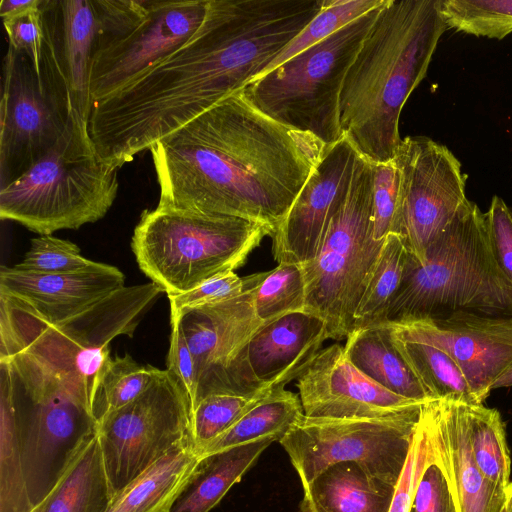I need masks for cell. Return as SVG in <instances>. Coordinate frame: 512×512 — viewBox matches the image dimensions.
I'll return each mask as SVG.
<instances>
[{"label":"cell","instance_id":"obj_26","mask_svg":"<svg viewBox=\"0 0 512 512\" xmlns=\"http://www.w3.org/2000/svg\"><path fill=\"white\" fill-rule=\"evenodd\" d=\"M111 499L96 432L72 458L54 487L30 512H105Z\"/></svg>","mask_w":512,"mask_h":512},{"label":"cell","instance_id":"obj_38","mask_svg":"<svg viewBox=\"0 0 512 512\" xmlns=\"http://www.w3.org/2000/svg\"><path fill=\"white\" fill-rule=\"evenodd\" d=\"M373 169V233L377 241L400 233L401 171L394 157L384 163H371Z\"/></svg>","mask_w":512,"mask_h":512},{"label":"cell","instance_id":"obj_42","mask_svg":"<svg viewBox=\"0 0 512 512\" xmlns=\"http://www.w3.org/2000/svg\"><path fill=\"white\" fill-rule=\"evenodd\" d=\"M485 219L494 258L512 283V212L504 200L495 195L485 212Z\"/></svg>","mask_w":512,"mask_h":512},{"label":"cell","instance_id":"obj_27","mask_svg":"<svg viewBox=\"0 0 512 512\" xmlns=\"http://www.w3.org/2000/svg\"><path fill=\"white\" fill-rule=\"evenodd\" d=\"M276 440L268 437L201 458L170 512H210Z\"/></svg>","mask_w":512,"mask_h":512},{"label":"cell","instance_id":"obj_31","mask_svg":"<svg viewBox=\"0 0 512 512\" xmlns=\"http://www.w3.org/2000/svg\"><path fill=\"white\" fill-rule=\"evenodd\" d=\"M467 409L471 452L476 465L490 483L508 489L512 484L511 459L500 413L483 404L467 405Z\"/></svg>","mask_w":512,"mask_h":512},{"label":"cell","instance_id":"obj_6","mask_svg":"<svg viewBox=\"0 0 512 512\" xmlns=\"http://www.w3.org/2000/svg\"><path fill=\"white\" fill-rule=\"evenodd\" d=\"M273 233L243 218L157 205L142 212L131 248L140 270L170 296L238 269Z\"/></svg>","mask_w":512,"mask_h":512},{"label":"cell","instance_id":"obj_40","mask_svg":"<svg viewBox=\"0 0 512 512\" xmlns=\"http://www.w3.org/2000/svg\"><path fill=\"white\" fill-rule=\"evenodd\" d=\"M40 3L22 14L3 20L8 46L25 53L40 70L46 48V34Z\"/></svg>","mask_w":512,"mask_h":512},{"label":"cell","instance_id":"obj_8","mask_svg":"<svg viewBox=\"0 0 512 512\" xmlns=\"http://www.w3.org/2000/svg\"><path fill=\"white\" fill-rule=\"evenodd\" d=\"M164 290L154 282L124 286L78 315L40 325L0 306V359L27 352L52 370L89 385L97 395L110 342L132 337Z\"/></svg>","mask_w":512,"mask_h":512},{"label":"cell","instance_id":"obj_21","mask_svg":"<svg viewBox=\"0 0 512 512\" xmlns=\"http://www.w3.org/2000/svg\"><path fill=\"white\" fill-rule=\"evenodd\" d=\"M467 405L447 400L423 405L432 443L459 512H512V484L508 489L494 486L473 459Z\"/></svg>","mask_w":512,"mask_h":512},{"label":"cell","instance_id":"obj_20","mask_svg":"<svg viewBox=\"0 0 512 512\" xmlns=\"http://www.w3.org/2000/svg\"><path fill=\"white\" fill-rule=\"evenodd\" d=\"M46 40L69 90L72 107L88 119L94 54L117 37L121 24L113 0H41Z\"/></svg>","mask_w":512,"mask_h":512},{"label":"cell","instance_id":"obj_46","mask_svg":"<svg viewBox=\"0 0 512 512\" xmlns=\"http://www.w3.org/2000/svg\"><path fill=\"white\" fill-rule=\"evenodd\" d=\"M512 386V362L509 366L496 378L491 385V390L498 388H506Z\"/></svg>","mask_w":512,"mask_h":512},{"label":"cell","instance_id":"obj_7","mask_svg":"<svg viewBox=\"0 0 512 512\" xmlns=\"http://www.w3.org/2000/svg\"><path fill=\"white\" fill-rule=\"evenodd\" d=\"M383 5L254 78L241 90L243 96L264 115L311 134L326 146L341 141L344 136L339 104L343 82Z\"/></svg>","mask_w":512,"mask_h":512},{"label":"cell","instance_id":"obj_5","mask_svg":"<svg viewBox=\"0 0 512 512\" xmlns=\"http://www.w3.org/2000/svg\"><path fill=\"white\" fill-rule=\"evenodd\" d=\"M118 171L98 154L87 121L73 109L55 145L0 189V217L40 235L97 222L116 199Z\"/></svg>","mask_w":512,"mask_h":512},{"label":"cell","instance_id":"obj_22","mask_svg":"<svg viewBox=\"0 0 512 512\" xmlns=\"http://www.w3.org/2000/svg\"><path fill=\"white\" fill-rule=\"evenodd\" d=\"M326 339L325 322L304 311L263 324L249 342L252 372L265 387L285 388L308 369Z\"/></svg>","mask_w":512,"mask_h":512},{"label":"cell","instance_id":"obj_37","mask_svg":"<svg viewBox=\"0 0 512 512\" xmlns=\"http://www.w3.org/2000/svg\"><path fill=\"white\" fill-rule=\"evenodd\" d=\"M273 389L251 396L213 394L203 398L192 410V435L196 453L219 437Z\"/></svg>","mask_w":512,"mask_h":512},{"label":"cell","instance_id":"obj_28","mask_svg":"<svg viewBox=\"0 0 512 512\" xmlns=\"http://www.w3.org/2000/svg\"><path fill=\"white\" fill-rule=\"evenodd\" d=\"M304 416L298 394L273 389L227 431L203 447L200 458L264 438L280 441Z\"/></svg>","mask_w":512,"mask_h":512},{"label":"cell","instance_id":"obj_16","mask_svg":"<svg viewBox=\"0 0 512 512\" xmlns=\"http://www.w3.org/2000/svg\"><path fill=\"white\" fill-rule=\"evenodd\" d=\"M386 323L402 337L447 352L462 370L480 404L489 396L496 378L512 362V318L454 312L435 318Z\"/></svg>","mask_w":512,"mask_h":512},{"label":"cell","instance_id":"obj_15","mask_svg":"<svg viewBox=\"0 0 512 512\" xmlns=\"http://www.w3.org/2000/svg\"><path fill=\"white\" fill-rule=\"evenodd\" d=\"M209 0L150 2L144 18L94 54L90 67L91 106L134 81L184 44L202 24Z\"/></svg>","mask_w":512,"mask_h":512},{"label":"cell","instance_id":"obj_9","mask_svg":"<svg viewBox=\"0 0 512 512\" xmlns=\"http://www.w3.org/2000/svg\"><path fill=\"white\" fill-rule=\"evenodd\" d=\"M384 240H375L373 233L372 164L360 156L319 253L301 265L306 284L304 312L325 322L329 338L341 340L352 331Z\"/></svg>","mask_w":512,"mask_h":512},{"label":"cell","instance_id":"obj_32","mask_svg":"<svg viewBox=\"0 0 512 512\" xmlns=\"http://www.w3.org/2000/svg\"><path fill=\"white\" fill-rule=\"evenodd\" d=\"M414 436L417 470L409 512H459L448 475L432 443L423 407Z\"/></svg>","mask_w":512,"mask_h":512},{"label":"cell","instance_id":"obj_43","mask_svg":"<svg viewBox=\"0 0 512 512\" xmlns=\"http://www.w3.org/2000/svg\"><path fill=\"white\" fill-rule=\"evenodd\" d=\"M170 323L171 335L167 357V369L184 385L193 406L197 389L195 360L182 333L178 320L170 317Z\"/></svg>","mask_w":512,"mask_h":512},{"label":"cell","instance_id":"obj_30","mask_svg":"<svg viewBox=\"0 0 512 512\" xmlns=\"http://www.w3.org/2000/svg\"><path fill=\"white\" fill-rule=\"evenodd\" d=\"M409 251L400 234H389L354 315L353 329L381 324L402 284Z\"/></svg>","mask_w":512,"mask_h":512},{"label":"cell","instance_id":"obj_13","mask_svg":"<svg viewBox=\"0 0 512 512\" xmlns=\"http://www.w3.org/2000/svg\"><path fill=\"white\" fill-rule=\"evenodd\" d=\"M261 272L245 276V290L232 299L171 312L193 354L197 389L193 408L213 394L251 396L271 389L254 376L248 347L264 324L254 310V289Z\"/></svg>","mask_w":512,"mask_h":512},{"label":"cell","instance_id":"obj_14","mask_svg":"<svg viewBox=\"0 0 512 512\" xmlns=\"http://www.w3.org/2000/svg\"><path fill=\"white\" fill-rule=\"evenodd\" d=\"M395 157L401 171L399 234L422 265L428 249L469 201L466 175L446 146L427 137L402 139Z\"/></svg>","mask_w":512,"mask_h":512},{"label":"cell","instance_id":"obj_24","mask_svg":"<svg viewBox=\"0 0 512 512\" xmlns=\"http://www.w3.org/2000/svg\"><path fill=\"white\" fill-rule=\"evenodd\" d=\"M200 462L194 445L171 450L113 496L105 512H170Z\"/></svg>","mask_w":512,"mask_h":512},{"label":"cell","instance_id":"obj_35","mask_svg":"<svg viewBox=\"0 0 512 512\" xmlns=\"http://www.w3.org/2000/svg\"><path fill=\"white\" fill-rule=\"evenodd\" d=\"M385 1L325 0L317 16L275 57L259 76L328 38L352 21L383 5Z\"/></svg>","mask_w":512,"mask_h":512},{"label":"cell","instance_id":"obj_29","mask_svg":"<svg viewBox=\"0 0 512 512\" xmlns=\"http://www.w3.org/2000/svg\"><path fill=\"white\" fill-rule=\"evenodd\" d=\"M390 332L395 346L417 376L430 400L480 404L462 370L447 352L432 344L402 337L391 329Z\"/></svg>","mask_w":512,"mask_h":512},{"label":"cell","instance_id":"obj_1","mask_svg":"<svg viewBox=\"0 0 512 512\" xmlns=\"http://www.w3.org/2000/svg\"><path fill=\"white\" fill-rule=\"evenodd\" d=\"M327 147L264 115L240 90L149 149L157 205L243 218L275 231Z\"/></svg>","mask_w":512,"mask_h":512},{"label":"cell","instance_id":"obj_34","mask_svg":"<svg viewBox=\"0 0 512 512\" xmlns=\"http://www.w3.org/2000/svg\"><path fill=\"white\" fill-rule=\"evenodd\" d=\"M447 28L501 40L512 32V0H440Z\"/></svg>","mask_w":512,"mask_h":512},{"label":"cell","instance_id":"obj_33","mask_svg":"<svg viewBox=\"0 0 512 512\" xmlns=\"http://www.w3.org/2000/svg\"><path fill=\"white\" fill-rule=\"evenodd\" d=\"M254 310L258 319L268 324L284 315L305 311L306 284L302 266L278 263L261 272L254 289Z\"/></svg>","mask_w":512,"mask_h":512},{"label":"cell","instance_id":"obj_18","mask_svg":"<svg viewBox=\"0 0 512 512\" xmlns=\"http://www.w3.org/2000/svg\"><path fill=\"white\" fill-rule=\"evenodd\" d=\"M360 155L345 137L328 146L272 237L278 263L304 265L320 251L330 221L342 203Z\"/></svg>","mask_w":512,"mask_h":512},{"label":"cell","instance_id":"obj_44","mask_svg":"<svg viewBox=\"0 0 512 512\" xmlns=\"http://www.w3.org/2000/svg\"><path fill=\"white\" fill-rule=\"evenodd\" d=\"M416 470V440L415 436H413L408 458L396 485L388 512H409L415 486Z\"/></svg>","mask_w":512,"mask_h":512},{"label":"cell","instance_id":"obj_39","mask_svg":"<svg viewBox=\"0 0 512 512\" xmlns=\"http://www.w3.org/2000/svg\"><path fill=\"white\" fill-rule=\"evenodd\" d=\"M95 264V261L81 255L75 243L52 235H41L31 240L22 262L15 266L41 273H73Z\"/></svg>","mask_w":512,"mask_h":512},{"label":"cell","instance_id":"obj_19","mask_svg":"<svg viewBox=\"0 0 512 512\" xmlns=\"http://www.w3.org/2000/svg\"><path fill=\"white\" fill-rule=\"evenodd\" d=\"M115 266L96 262L73 273L0 269V306L40 325L68 320L125 286Z\"/></svg>","mask_w":512,"mask_h":512},{"label":"cell","instance_id":"obj_11","mask_svg":"<svg viewBox=\"0 0 512 512\" xmlns=\"http://www.w3.org/2000/svg\"><path fill=\"white\" fill-rule=\"evenodd\" d=\"M191 418V398L168 369H157L136 399L99 417L97 435L111 496L171 450L194 445Z\"/></svg>","mask_w":512,"mask_h":512},{"label":"cell","instance_id":"obj_23","mask_svg":"<svg viewBox=\"0 0 512 512\" xmlns=\"http://www.w3.org/2000/svg\"><path fill=\"white\" fill-rule=\"evenodd\" d=\"M395 488L355 462L336 463L303 487L300 512H388Z\"/></svg>","mask_w":512,"mask_h":512},{"label":"cell","instance_id":"obj_45","mask_svg":"<svg viewBox=\"0 0 512 512\" xmlns=\"http://www.w3.org/2000/svg\"><path fill=\"white\" fill-rule=\"evenodd\" d=\"M40 0H1L0 2V16L2 20H6L24 13L25 11L37 6Z\"/></svg>","mask_w":512,"mask_h":512},{"label":"cell","instance_id":"obj_12","mask_svg":"<svg viewBox=\"0 0 512 512\" xmlns=\"http://www.w3.org/2000/svg\"><path fill=\"white\" fill-rule=\"evenodd\" d=\"M423 407V406H422ZM422 408L381 419L303 418L279 441L302 486L336 463L355 462L396 486L404 469Z\"/></svg>","mask_w":512,"mask_h":512},{"label":"cell","instance_id":"obj_41","mask_svg":"<svg viewBox=\"0 0 512 512\" xmlns=\"http://www.w3.org/2000/svg\"><path fill=\"white\" fill-rule=\"evenodd\" d=\"M245 277L234 271L208 279L194 289L168 296L171 312L220 303L239 296L245 290Z\"/></svg>","mask_w":512,"mask_h":512},{"label":"cell","instance_id":"obj_17","mask_svg":"<svg viewBox=\"0 0 512 512\" xmlns=\"http://www.w3.org/2000/svg\"><path fill=\"white\" fill-rule=\"evenodd\" d=\"M296 386L304 416L329 419L398 417L425 403L397 395L360 372L338 343L322 349Z\"/></svg>","mask_w":512,"mask_h":512},{"label":"cell","instance_id":"obj_2","mask_svg":"<svg viewBox=\"0 0 512 512\" xmlns=\"http://www.w3.org/2000/svg\"><path fill=\"white\" fill-rule=\"evenodd\" d=\"M439 6L440 0H386L346 73L341 130L370 163L388 162L399 150L401 110L447 28Z\"/></svg>","mask_w":512,"mask_h":512},{"label":"cell","instance_id":"obj_3","mask_svg":"<svg viewBox=\"0 0 512 512\" xmlns=\"http://www.w3.org/2000/svg\"><path fill=\"white\" fill-rule=\"evenodd\" d=\"M94 402L84 385L27 352L0 359V403L14 417L32 508L97 432Z\"/></svg>","mask_w":512,"mask_h":512},{"label":"cell","instance_id":"obj_36","mask_svg":"<svg viewBox=\"0 0 512 512\" xmlns=\"http://www.w3.org/2000/svg\"><path fill=\"white\" fill-rule=\"evenodd\" d=\"M157 369L151 365H140L129 354L111 357L102 373L95 398L97 420L142 394Z\"/></svg>","mask_w":512,"mask_h":512},{"label":"cell","instance_id":"obj_25","mask_svg":"<svg viewBox=\"0 0 512 512\" xmlns=\"http://www.w3.org/2000/svg\"><path fill=\"white\" fill-rule=\"evenodd\" d=\"M344 353L360 372L385 389L414 401H432L395 346L386 323L352 330Z\"/></svg>","mask_w":512,"mask_h":512},{"label":"cell","instance_id":"obj_4","mask_svg":"<svg viewBox=\"0 0 512 512\" xmlns=\"http://www.w3.org/2000/svg\"><path fill=\"white\" fill-rule=\"evenodd\" d=\"M454 312L512 318V283L492 253L485 213L471 201L428 249L424 264L409 253L385 322Z\"/></svg>","mask_w":512,"mask_h":512},{"label":"cell","instance_id":"obj_10","mask_svg":"<svg viewBox=\"0 0 512 512\" xmlns=\"http://www.w3.org/2000/svg\"><path fill=\"white\" fill-rule=\"evenodd\" d=\"M73 109L47 40L40 70L25 53L8 46L2 66L0 189L55 145Z\"/></svg>","mask_w":512,"mask_h":512}]
</instances>
